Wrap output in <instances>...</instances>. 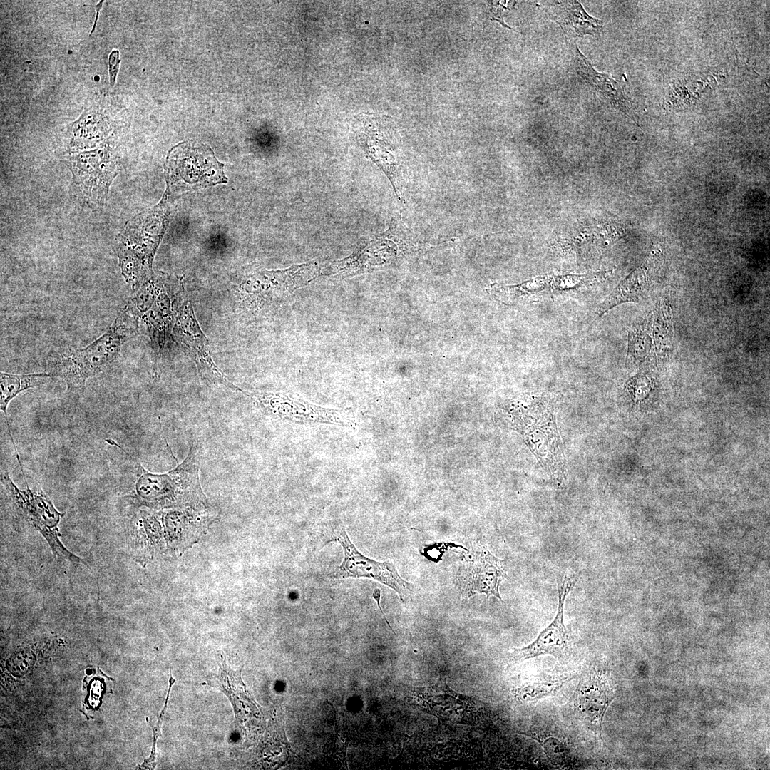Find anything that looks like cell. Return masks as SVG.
<instances>
[{"label": "cell", "instance_id": "cell-5", "mask_svg": "<svg viewBox=\"0 0 770 770\" xmlns=\"http://www.w3.org/2000/svg\"><path fill=\"white\" fill-rule=\"evenodd\" d=\"M174 307L175 319L172 330L173 338L180 348L195 362L200 379L243 394L244 390L228 380L214 362L209 341L195 317L190 300L185 296L183 289L176 293Z\"/></svg>", "mask_w": 770, "mask_h": 770}, {"label": "cell", "instance_id": "cell-27", "mask_svg": "<svg viewBox=\"0 0 770 770\" xmlns=\"http://www.w3.org/2000/svg\"><path fill=\"white\" fill-rule=\"evenodd\" d=\"M102 4H103V1H100V2H99V3H98V4H97V5L96 6V20H95V22H94V24H93V29H92V30H91V34H92L93 32V30L95 29V26H96V22H97V20H98V12H99V11H100V9H101V6H102Z\"/></svg>", "mask_w": 770, "mask_h": 770}, {"label": "cell", "instance_id": "cell-20", "mask_svg": "<svg viewBox=\"0 0 770 770\" xmlns=\"http://www.w3.org/2000/svg\"><path fill=\"white\" fill-rule=\"evenodd\" d=\"M652 339L658 357L664 358L672 347L673 323L671 306L666 300L655 304L652 313Z\"/></svg>", "mask_w": 770, "mask_h": 770}, {"label": "cell", "instance_id": "cell-22", "mask_svg": "<svg viewBox=\"0 0 770 770\" xmlns=\"http://www.w3.org/2000/svg\"><path fill=\"white\" fill-rule=\"evenodd\" d=\"M562 685L559 680L537 682L515 690V698L523 703L544 699L558 691Z\"/></svg>", "mask_w": 770, "mask_h": 770}, {"label": "cell", "instance_id": "cell-8", "mask_svg": "<svg viewBox=\"0 0 770 770\" xmlns=\"http://www.w3.org/2000/svg\"><path fill=\"white\" fill-rule=\"evenodd\" d=\"M222 167L207 145L184 143L170 150L165 170L171 188L186 190L227 182Z\"/></svg>", "mask_w": 770, "mask_h": 770}, {"label": "cell", "instance_id": "cell-21", "mask_svg": "<svg viewBox=\"0 0 770 770\" xmlns=\"http://www.w3.org/2000/svg\"><path fill=\"white\" fill-rule=\"evenodd\" d=\"M652 313L633 325L628 334L627 359L635 364L645 361L652 351Z\"/></svg>", "mask_w": 770, "mask_h": 770}, {"label": "cell", "instance_id": "cell-17", "mask_svg": "<svg viewBox=\"0 0 770 770\" xmlns=\"http://www.w3.org/2000/svg\"><path fill=\"white\" fill-rule=\"evenodd\" d=\"M51 377L47 372L26 374H14L2 371L0 373V409L4 414L9 436L14 447L16 457L20 464H21L19 463L21 462L20 456L10 429L6 412L7 407L19 394L29 389L40 386L47 383Z\"/></svg>", "mask_w": 770, "mask_h": 770}, {"label": "cell", "instance_id": "cell-16", "mask_svg": "<svg viewBox=\"0 0 770 770\" xmlns=\"http://www.w3.org/2000/svg\"><path fill=\"white\" fill-rule=\"evenodd\" d=\"M548 8L553 18L568 38L594 34L602 29V21L590 16L579 1H555L550 4Z\"/></svg>", "mask_w": 770, "mask_h": 770}, {"label": "cell", "instance_id": "cell-3", "mask_svg": "<svg viewBox=\"0 0 770 770\" xmlns=\"http://www.w3.org/2000/svg\"><path fill=\"white\" fill-rule=\"evenodd\" d=\"M63 163L72 173V192L78 204L96 210L104 207L110 186L117 175L111 144L83 151H71Z\"/></svg>", "mask_w": 770, "mask_h": 770}, {"label": "cell", "instance_id": "cell-9", "mask_svg": "<svg viewBox=\"0 0 770 770\" xmlns=\"http://www.w3.org/2000/svg\"><path fill=\"white\" fill-rule=\"evenodd\" d=\"M506 578L505 560L495 557L485 545L473 542L467 552L462 553L457 573L462 597L468 599L482 593L487 598L493 596L503 601L499 587Z\"/></svg>", "mask_w": 770, "mask_h": 770}, {"label": "cell", "instance_id": "cell-25", "mask_svg": "<svg viewBox=\"0 0 770 770\" xmlns=\"http://www.w3.org/2000/svg\"><path fill=\"white\" fill-rule=\"evenodd\" d=\"M491 9L493 19L497 21H500V23L503 24L501 21L503 20V16L501 14L504 13V11L507 9V7H504L503 5L498 2L496 4L493 3Z\"/></svg>", "mask_w": 770, "mask_h": 770}, {"label": "cell", "instance_id": "cell-2", "mask_svg": "<svg viewBox=\"0 0 770 770\" xmlns=\"http://www.w3.org/2000/svg\"><path fill=\"white\" fill-rule=\"evenodd\" d=\"M126 455L140 471L135 486V495L140 503L158 508L203 500L197 457L193 447H191L187 458L178 463L175 468L161 473L149 472L128 453Z\"/></svg>", "mask_w": 770, "mask_h": 770}, {"label": "cell", "instance_id": "cell-13", "mask_svg": "<svg viewBox=\"0 0 770 770\" xmlns=\"http://www.w3.org/2000/svg\"><path fill=\"white\" fill-rule=\"evenodd\" d=\"M612 698L605 676L592 669L582 674L573 697V704L582 719L600 731Z\"/></svg>", "mask_w": 770, "mask_h": 770}, {"label": "cell", "instance_id": "cell-7", "mask_svg": "<svg viewBox=\"0 0 770 770\" xmlns=\"http://www.w3.org/2000/svg\"><path fill=\"white\" fill-rule=\"evenodd\" d=\"M355 132L364 151L387 175L399 200L402 197V172L391 118L373 113L355 117Z\"/></svg>", "mask_w": 770, "mask_h": 770}, {"label": "cell", "instance_id": "cell-11", "mask_svg": "<svg viewBox=\"0 0 770 770\" xmlns=\"http://www.w3.org/2000/svg\"><path fill=\"white\" fill-rule=\"evenodd\" d=\"M334 540L344 549V559L339 566L337 576L346 578H367L376 580L394 590L405 602L413 592V586L404 580L391 562H378L362 555L349 540L344 530Z\"/></svg>", "mask_w": 770, "mask_h": 770}, {"label": "cell", "instance_id": "cell-19", "mask_svg": "<svg viewBox=\"0 0 770 770\" xmlns=\"http://www.w3.org/2000/svg\"><path fill=\"white\" fill-rule=\"evenodd\" d=\"M649 284L643 268H638L623 280L598 306L601 316L614 307L625 302H641L647 295Z\"/></svg>", "mask_w": 770, "mask_h": 770}, {"label": "cell", "instance_id": "cell-26", "mask_svg": "<svg viewBox=\"0 0 770 770\" xmlns=\"http://www.w3.org/2000/svg\"><path fill=\"white\" fill-rule=\"evenodd\" d=\"M373 597L376 601L377 605H378L379 608L380 609L381 613L383 614L384 618L386 620L388 626L391 630V631L394 633V631L393 630L391 626L390 625V624H389V621H388V620H387V618L386 617L385 613L383 612V610H382L381 607L380 606L379 601H380V598H381V591H380L379 589L374 590V591L373 592Z\"/></svg>", "mask_w": 770, "mask_h": 770}, {"label": "cell", "instance_id": "cell-1", "mask_svg": "<svg viewBox=\"0 0 770 770\" xmlns=\"http://www.w3.org/2000/svg\"><path fill=\"white\" fill-rule=\"evenodd\" d=\"M138 332V318L125 306L113 324L85 347L68 349L47 359L44 368L63 380L68 393L83 394L86 381L103 372L118 356L123 345Z\"/></svg>", "mask_w": 770, "mask_h": 770}, {"label": "cell", "instance_id": "cell-18", "mask_svg": "<svg viewBox=\"0 0 770 770\" xmlns=\"http://www.w3.org/2000/svg\"><path fill=\"white\" fill-rule=\"evenodd\" d=\"M573 56L575 68L586 82L610 98L619 108L628 111L627 101L619 84L610 76L597 72L582 53L575 46Z\"/></svg>", "mask_w": 770, "mask_h": 770}, {"label": "cell", "instance_id": "cell-4", "mask_svg": "<svg viewBox=\"0 0 770 770\" xmlns=\"http://www.w3.org/2000/svg\"><path fill=\"white\" fill-rule=\"evenodd\" d=\"M19 488L7 471H1V483L19 513L38 531L48 543L57 560L87 565L81 558L68 550L60 540L58 524L64 513L58 511L41 488Z\"/></svg>", "mask_w": 770, "mask_h": 770}, {"label": "cell", "instance_id": "cell-14", "mask_svg": "<svg viewBox=\"0 0 770 770\" xmlns=\"http://www.w3.org/2000/svg\"><path fill=\"white\" fill-rule=\"evenodd\" d=\"M163 285L151 307L140 317L146 324L151 347L153 351V375L158 379L160 374L159 361L166 340L173 330L174 322V292L165 284Z\"/></svg>", "mask_w": 770, "mask_h": 770}, {"label": "cell", "instance_id": "cell-24", "mask_svg": "<svg viewBox=\"0 0 770 770\" xmlns=\"http://www.w3.org/2000/svg\"><path fill=\"white\" fill-rule=\"evenodd\" d=\"M545 751L550 756H553L558 753L562 754L565 749V746L557 739L550 738L547 739L543 745Z\"/></svg>", "mask_w": 770, "mask_h": 770}, {"label": "cell", "instance_id": "cell-10", "mask_svg": "<svg viewBox=\"0 0 770 770\" xmlns=\"http://www.w3.org/2000/svg\"><path fill=\"white\" fill-rule=\"evenodd\" d=\"M575 584V580L572 576L565 574L558 578V603L555 617L534 641L522 648L514 649L510 654V661L519 663L542 655L558 659L568 657L570 637L563 622V609L565 598Z\"/></svg>", "mask_w": 770, "mask_h": 770}, {"label": "cell", "instance_id": "cell-6", "mask_svg": "<svg viewBox=\"0 0 770 770\" xmlns=\"http://www.w3.org/2000/svg\"><path fill=\"white\" fill-rule=\"evenodd\" d=\"M322 270L318 262L312 261L282 270L255 273L241 282L240 298L249 309H262L322 276Z\"/></svg>", "mask_w": 770, "mask_h": 770}, {"label": "cell", "instance_id": "cell-23", "mask_svg": "<svg viewBox=\"0 0 770 770\" xmlns=\"http://www.w3.org/2000/svg\"><path fill=\"white\" fill-rule=\"evenodd\" d=\"M120 62L119 51L118 50H113L111 52L108 58V73L110 86L111 87L115 85L116 76L119 70Z\"/></svg>", "mask_w": 770, "mask_h": 770}, {"label": "cell", "instance_id": "cell-15", "mask_svg": "<svg viewBox=\"0 0 770 770\" xmlns=\"http://www.w3.org/2000/svg\"><path fill=\"white\" fill-rule=\"evenodd\" d=\"M71 151H83L111 144L112 124L98 107L86 108L68 129Z\"/></svg>", "mask_w": 770, "mask_h": 770}, {"label": "cell", "instance_id": "cell-12", "mask_svg": "<svg viewBox=\"0 0 770 770\" xmlns=\"http://www.w3.org/2000/svg\"><path fill=\"white\" fill-rule=\"evenodd\" d=\"M245 395L249 396L256 406L265 414L282 419L299 420L302 416V421H334L336 423H342L339 420L330 416H346V413L340 410L326 409L317 406L297 397V395L287 394L286 393L274 391H246Z\"/></svg>", "mask_w": 770, "mask_h": 770}]
</instances>
